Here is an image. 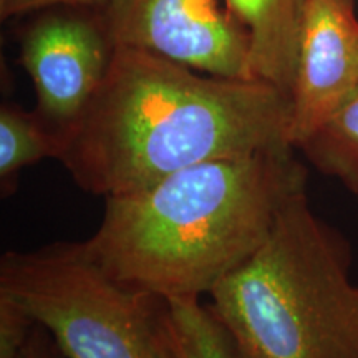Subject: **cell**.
Returning a JSON list of instances; mask_svg holds the SVG:
<instances>
[{
    "label": "cell",
    "mask_w": 358,
    "mask_h": 358,
    "mask_svg": "<svg viewBox=\"0 0 358 358\" xmlns=\"http://www.w3.org/2000/svg\"><path fill=\"white\" fill-rule=\"evenodd\" d=\"M0 297L24 308L66 358H159L164 299L116 280L85 243L3 252Z\"/></svg>",
    "instance_id": "cell-4"
},
{
    "label": "cell",
    "mask_w": 358,
    "mask_h": 358,
    "mask_svg": "<svg viewBox=\"0 0 358 358\" xmlns=\"http://www.w3.org/2000/svg\"><path fill=\"white\" fill-rule=\"evenodd\" d=\"M62 134L37 111L24 110L13 103L0 108V189L8 196L15 189L22 169L62 153Z\"/></svg>",
    "instance_id": "cell-10"
},
{
    "label": "cell",
    "mask_w": 358,
    "mask_h": 358,
    "mask_svg": "<svg viewBox=\"0 0 358 358\" xmlns=\"http://www.w3.org/2000/svg\"><path fill=\"white\" fill-rule=\"evenodd\" d=\"M158 350L159 358H236L226 329L201 299L163 301Z\"/></svg>",
    "instance_id": "cell-9"
},
{
    "label": "cell",
    "mask_w": 358,
    "mask_h": 358,
    "mask_svg": "<svg viewBox=\"0 0 358 358\" xmlns=\"http://www.w3.org/2000/svg\"><path fill=\"white\" fill-rule=\"evenodd\" d=\"M357 0H303L289 140L295 150L358 90Z\"/></svg>",
    "instance_id": "cell-7"
},
{
    "label": "cell",
    "mask_w": 358,
    "mask_h": 358,
    "mask_svg": "<svg viewBox=\"0 0 358 358\" xmlns=\"http://www.w3.org/2000/svg\"><path fill=\"white\" fill-rule=\"evenodd\" d=\"M350 262L307 189L290 198L262 248L209 294L236 358H358Z\"/></svg>",
    "instance_id": "cell-3"
},
{
    "label": "cell",
    "mask_w": 358,
    "mask_h": 358,
    "mask_svg": "<svg viewBox=\"0 0 358 358\" xmlns=\"http://www.w3.org/2000/svg\"><path fill=\"white\" fill-rule=\"evenodd\" d=\"M115 0H0V17L3 20L10 17L35 13L52 7H83V8H105Z\"/></svg>",
    "instance_id": "cell-13"
},
{
    "label": "cell",
    "mask_w": 358,
    "mask_h": 358,
    "mask_svg": "<svg viewBox=\"0 0 358 358\" xmlns=\"http://www.w3.org/2000/svg\"><path fill=\"white\" fill-rule=\"evenodd\" d=\"M15 358H66L52 335L35 324L32 334Z\"/></svg>",
    "instance_id": "cell-14"
},
{
    "label": "cell",
    "mask_w": 358,
    "mask_h": 358,
    "mask_svg": "<svg viewBox=\"0 0 358 358\" xmlns=\"http://www.w3.org/2000/svg\"><path fill=\"white\" fill-rule=\"evenodd\" d=\"M307 189L294 146L206 161L105 198L88 252L111 277L164 299H201L243 267L287 201Z\"/></svg>",
    "instance_id": "cell-2"
},
{
    "label": "cell",
    "mask_w": 358,
    "mask_h": 358,
    "mask_svg": "<svg viewBox=\"0 0 358 358\" xmlns=\"http://www.w3.org/2000/svg\"><path fill=\"white\" fill-rule=\"evenodd\" d=\"M289 123L290 96L274 85L115 47L96 93L62 134L58 161L80 189L111 198L206 161L292 146Z\"/></svg>",
    "instance_id": "cell-1"
},
{
    "label": "cell",
    "mask_w": 358,
    "mask_h": 358,
    "mask_svg": "<svg viewBox=\"0 0 358 358\" xmlns=\"http://www.w3.org/2000/svg\"><path fill=\"white\" fill-rule=\"evenodd\" d=\"M297 150L317 171L358 196V90Z\"/></svg>",
    "instance_id": "cell-11"
},
{
    "label": "cell",
    "mask_w": 358,
    "mask_h": 358,
    "mask_svg": "<svg viewBox=\"0 0 358 358\" xmlns=\"http://www.w3.org/2000/svg\"><path fill=\"white\" fill-rule=\"evenodd\" d=\"M98 12L115 47L155 53L213 77L256 80L249 35L227 0H115Z\"/></svg>",
    "instance_id": "cell-5"
},
{
    "label": "cell",
    "mask_w": 358,
    "mask_h": 358,
    "mask_svg": "<svg viewBox=\"0 0 358 358\" xmlns=\"http://www.w3.org/2000/svg\"><path fill=\"white\" fill-rule=\"evenodd\" d=\"M35 13L22 35L20 60L37 96L35 111L64 134L101 85L115 45L95 8L52 7Z\"/></svg>",
    "instance_id": "cell-6"
},
{
    "label": "cell",
    "mask_w": 358,
    "mask_h": 358,
    "mask_svg": "<svg viewBox=\"0 0 358 358\" xmlns=\"http://www.w3.org/2000/svg\"><path fill=\"white\" fill-rule=\"evenodd\" d=\"M35 327L32 317L15 302L0 297V358H15Z\"/></svg>",
    "instance_id": "cell-12"
},
{
    "label": "cell",
    "mask_w": 358,
    "mask_h": 358,
    "mask_svg": "<svg viewBox=\"0 0 358 358\" xmlns=\"http://www.w3.org/2000/svg\"><path fill=\"white\" fill-rule=\"evenodd\" d=\"M250 40V70L290 96L303 0H227Z\"/></svg>",
    "instance_id": "cell-8"
}]
</instances>
